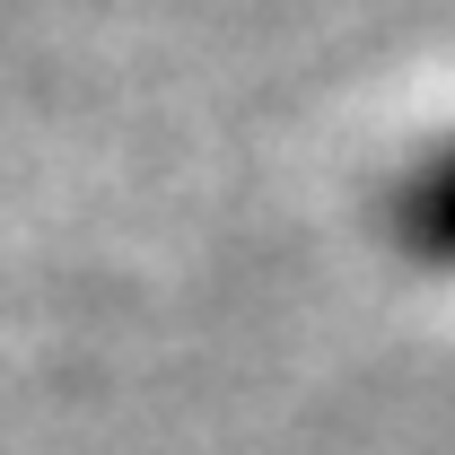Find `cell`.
Masks as SVG:
<instances>
[{"mask_svg":"<svg viewBox=\"0 0 455 455\" xmlns=\"http://www.w3.org/2000/svg\"><path fill=\"white\" fill-rule=\"evenodd\" d=\"M395 236L420 263H447L455 272V149H438V158L395 193Z\"/></svg>","mask_w":455,"mask_h":455,"instance_id":"6da1fadb","label":"cell"}]
</instances>
